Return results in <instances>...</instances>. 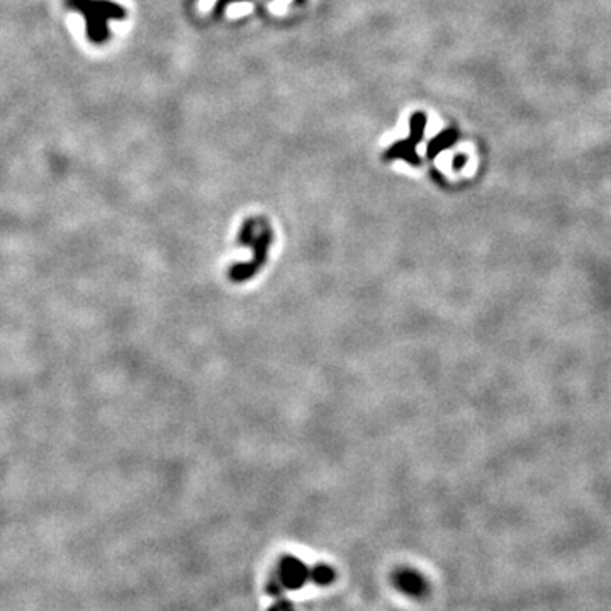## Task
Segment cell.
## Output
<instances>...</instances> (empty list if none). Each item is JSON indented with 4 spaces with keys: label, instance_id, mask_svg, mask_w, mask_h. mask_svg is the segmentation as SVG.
Listing matches in <instances>:
<instances>
[{
    "label": "cell",
    "instance_id": "7",
    "mask_svg": "<svg viewBox=\"0 0 611 611\" xmlns=\"http://www.w3.org/2000/svg\"><path fill=\"white\" fill-rule=\"evenodd\" d=\"M455 139H457V133H455V131H443L442 135L436 136V138L433 139V142L429 143V146H428L429 158H433V157H435V155H438L440 151L445 150V148L450 146V144H454Z\"/></svg>",
    "mask_w": 611,
    "mask_h": 611
},
{
    "label": "cell",
    "instance_id": "8",
    "mask_svg": "<svg viewBox=\"0 0 611 611\" xmlns=\"http://www.w3.org/2000/svg\"><path fill=\"white\" fill-rule=\"evenodd\" d=\"M275 599L277 601L270 606L269 611H295L294 606H292V603L289 601V599H285L284 596H279V598H275Z\"/></svg>",
    "mask_w": 611,
    "mask_h": 611
},
{
    "label": "cell",
    "instance_id": "1",
    "mask_svg": "<svg viewBox=\"0 0 611 611\" xmlns=\"http://www.w3.org/2000/svg\"><path fill=\"white\" fill-rule=\"evenodd\" d=\"M66 7L85 17L87 36L92 43L102 44L110 36L109 22L126 17V9L110 0H66Z\"/></svg>",
    "mask_w": 611,
    "mask_h": 611
},
{
    "label": "cell",
    "instance_id": "9",
    "mask_svg": "<svg viewBox=\"0 0 611 611\" xmlns=\"http://www.w3.org/2000/svg\"><path fill=\"white\" fill-rule=\"evenodd\" d=\"M229 2H238V0H220V10H223L224 6H228Z\"/></svg>",
    "mask_w": 611,
    "mask_h": 611
},
{
    "label": "cell",
    "instance_id": "2",
    "mask_svg": "<svg viewBox=\"0 0 611 611\" xmlns=\"http://www.w3.org/2000/svg\"><path fill=\"white\" fill-rule=\"evenodd\" d=\"M270 238H272V231H270L269 224H266L264 220H257V217H253V220H248L246 223L243 224L242 235H240V242L255 248V257L251 264L236 265L231 272L233 279L235 280L250 279V277L257 272V269H260L262 264L265 262Z\"/></svg>",
    "mask_w": 611,
    "mask_h": 611
},
{
    "label": "cell",
    "instance_id": "6",
    "mask_svg": "<svg viewBox=\"0 0 611 611\" xmlns=\"http://www.w3.org/2000/svg\"><path fill=\"white\" fill-rule=\"evenodd\" d=\"M309 579L318 586H326V584H331L335 581V570L326 564H318L316 568L311 569Z\"/></svg>",
    "mask_w": 611,
    "mask_h": 611
},
{
    "label": "cell",
    "instance_id": "4",
    "mask_svg": "<svg viewBox=\"0 0 611 611\" xmlns=\"http://www.w3.org/2000/svg\"><path fill=\"white\" fill-rule=\"evenodd\" d=\"M311 569L294 555H284L279 564V583L284 590H301L309 581Z\"/></svg>",
    "mask_w": 611,
    "mask_h": 611
},
{
    "label": "cell",
    "instance_id": "5",
    "mask_svg": "<svg viewBox=\"0 0 611 611\" xmlns=\"http://www.w3.org/2000/svg\"><path fill=\"white\" fill-rule=\"evenodd\" d=\"M394 583L398 590H401L405 594L413 596V598H421L428 591L425 577L413 569H399L394 576Z\"/></svg>",
    "mask_w": 611,
    "mask_h": 611
},
{
    "label": "cell",
    "instance_id": "3",
    "mask_svg": "<svg viewBox=\"0 0 611 611\" xmlns=\"http://www.w3.org/2000/svg\"><path fill=\"white\" fill-rule=\"evenodd\" d=\"M425 128H427V117H425V114H414L411 117V136L407 139L392 144L386 153V158H403V160L416 165V144L423 139Z\"/></svg>",
    "mask_w": 611,
    "mask_h": 611
}]
</instances>
